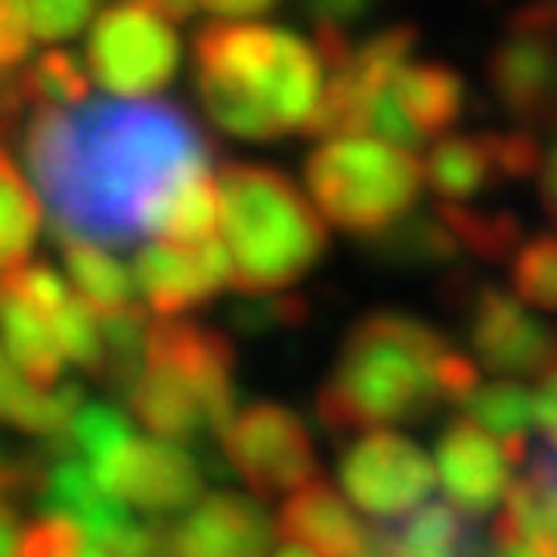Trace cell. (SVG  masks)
Listing matches in <instances>:
<instances>
[{
  "label": "cell",
  "mask_w": 557,
  "mask_h": 557,
  "mask_svg": "<svg viewBox=\"0 0 557 557\" xmlns=\"http://www.w3.org/2000/svg\"><path fill=\"white\" fill-rule=\"evenodd\" d=\"M21 140L54 211V232L100 248L158 236L170 202L186 182L207 174L211 161L195 120L161 100L38 108Z\"/></svg>",
  "instance_id": "cell-1"
},
{
  "label": "cell",
  "mask_w": 557,
  "mask_h": 557,
  "mask_svg": "<svg viewBox=\"0 0 557 557\" xmlns=\"http://www.w3.org/2000/svg\"><path fill=\"white\" fill-rule=\"evenodd\" d=\"M195 91L223 133L277 140L314 124L326 87L314 41L277 25L215 21L195 38Z\"/></svg>",
  "instance_id": "cell-2"
},
{
  "label": "cell",
  "mask_w": 557,
  "mask_h": 557,
  "mask_svg": "<svg viewBox=\"0 0 557 557\" xmlns=\"http://www.w3.org/2000/svg\"><path fill=\"white\" fill-rule=\"evenodd\" d=\"M455 347L413 314L376 310L347 331L335 372L319 393V418L331 434L430 418L446 400L442 372Z\"/></svg>",
  "instance_id": "cell-3"
},
{
  "label": "cell",
  "mask_w": 557,
  "mask_h": 557,
  "mask_svg": "<svg viewBox=\"0 0 557 557\" xmlns=\"http://www.w3.org/2000/svg\"><path fill=\"white\" fill-rule=\"evenodd\" d=\"M232 285L244 294H285L326 252V223L294 182L273 165L232 161L220 170Z\"/></svg>",
  "instance_id": "cell-4"
},
{
  "label": "cell",
  "mask_w": 557,
  "mask_h": 557,
  "mask_svg": "<svg viewBox=\"0 0 557 557\" xmlns=\"http://www.w3.org/2000/svg\"><path fill=\"white\" fill-rule=\"evenodd\" d=\"M133 418L165 442L220 434L236 418V347L232 338L190 319L149 326L145 372L128 388Z\"/></svg>",
  "instance_id": "cell-5"
},
{
  "label": "cell",
  "mask_w": 557,
  "mask_h": 557,
  "mask_svg": "<svg viewBox=\"0 0 557 557\" xmlns=\"http://www.w3.org/2000/svg\"><path fill=\"white\" fill-rule=\"evenodd\" d=\"M421 182L425 165L405 145L384 137L322 140L306 158V186L319 202L322 220L351 236L372 239L413 215Z\"/></svg>",
  "instance_id": "cell-6"
},
{
  "label": "cell",
  "mask_w": 557,
  "mask_h": 557,
  "mask_svg": "<svg viewBox=\"0 0 557 557\" xmlns=\"http://www.w3.org/2000/svg\"><path fill=\"white\" fill-rule=\"evenodd\" d=\"M91 79L124 100L153 96L178 71V34L149 0H112L87 38Z\"/></svg>",
  "instance_id": "cell-7"
},
{
  "label": "cell",
  "mask_w": 557,
  "mask_h": 557,
  "mask_svg": "<svg viewBox=\"0 0 557 557\" xmlns=\"http://www.w3.org/2000/svg\"><path fill=\"white\" fill-rule=\"evenodd\" d=\"M223 450H227L232 471L257 496L298 492L319 471L306 421L285 405H264L260 400V405L239 409L232 425L223 430Z\"/></svg>",
  "instance_id": "cell-8"
},
{
  "label": "cell",
  "mask_w": 557,
  "mask_h": 557,
  "mask_svg": "<svg viewBox=\"0 0 557 557\" xmlns=\"http://www.w3.org/2000/svg\"><path fill=\"white\" fill-rule=\"evenodd\" d=\"M338 483L359 512L376 520H405L434 492L438 462H430L418 442L376 430L343 450Z\"/></svg>",
  "instance_id": "cell-9"
},
{
  "label": "cell",
  "mask_w": 557,
  "mask_h": 557,
  "mask_svg": "<svg viewBox=\"0 0 557 557\" xmlns=\"http://www.w3.org/2000/svg\"><path fill=\"white\" fill-rule=\"evenodd\" d=\"M467 112V83L446 62H409L372 108V133L413 149L421 140H442Z\"/></svg>",
  "instance_id": "cell-10"
},
{
  "label": "cell",
  "mask_w": 557,
  "mask_h": 557,
  "mask_svg": "<svg viewBox=\"0 0 557 557\" xmlns=\"http://www.w3.org/2000/svg\"><path fill=\"white\" fill-rule=\"evenodd\" d=\"M471 351L483 368H492L496 376H529V372H549L557 359V335L549 326H541L520 298H508L496 285H479L471 306L462 310Z\"/></svg>",
  "instance_id": "cell-11"
},
{
  "label": "cell",
  "mask_w": 557,
  "mask_h": 557,
  "mask_svg": "<svg viewBox=\"0 0 557 557\" xmlns=\"http://www.w3.org/2000/svg\"><path fill=\"white\" fill-rule=\"evenodd\" d=\"M91 471L120 504H133L153 520L186 508L202 487L195 458L186 455L178 442L165 438H133L124 450H116L108 462L91 467Z\"/></svg>",
  "instance_id": "cell-12"
},
{
  "label": "cell",
  "mask_w": 557,
  "mask_h": 557,
  "mask_svg": "<svg viewBox=\"0 0 557 557\" xmlns=\"http://www.w3.org/2000/svg\"><path fill=\"white\" fill-rule=\"evenodd\" d=\"M133 277L145 301L161 319H182L202 301H211L223 285H232V252L223 236L207 244H149L133 260Z\"/></svg>",
  "instance_id": "cell-13"
},
{
  "label": "cell",
  "mask_w": 557,
  "mask_h": 557,
  "mask_svg": "<svg viewBox=\"0 0 557 557\" xmlns=\"http://www.w3.org/2000/svg\"><path fill=\"white\" fill-rule=\"evenodd\" d=\"M434 462H438V483L446 487V496L462 517H492L499 504H508L512 496V458L492 438L479 421L467 413L455 418L438 434L434 446Z\"/></svg>",
  "instance_id": "cell-14"
},
{
  "label": "cell",
  "mask_w": 557,
  "mask_h": 557,
  "mask_svg": "<svg viewBox=\"0 0 557 557\" xmlns=\"http://www.w3.org/2000/svg\"><path fill=\"white\" fill-rule=\"evenodd\" d=\"M487 79L499 108L529 128L557 124V34L512 29L487 59Z\"/></svg>",
  "instance_id": "cell-15"
},
{
  "label": "cell",
  "mask_w": 557,
  "mask_h": 557,
  "mask_svg": "<svg viewBox=\"0 0 557 557\" xmlns=\"http://www.w3.org/2000/svg\"><path fill=\"white\" fill-rule=\"evenodd\" d=\"M178 557H273V524L252 499L207 496L186 520L170 529Z\"/></svg>",
  "instance_id": "cell-16"
},
{
  "label": "cell",
  "mask_w": 557,
  "mask_h": 557,
  "mask_svg": "<svg viewBox=\"0 0 557 557\" xmlns=\"http://www.w3.org/2000/svg\"><path fill=\"white\" fill-rule=\"evenodd\" d=\"M277 533L281 541H298L319 557H359L376 541V533H368L351 517L343 496H335V487L322 479H310L306 487L289 492V499L281 504Z\"/></svg>",
  "instance_id": "cell-17"
},
{
  "label": "cell",
  "mask_w": 557,
  "mask_h": 557,
  "mask_svg": "<svg viewBox=\"0 0 557 557\" xmlns=\"http://www.w3.org/2000/svg\"><path fill=\"white\" fill-rule=\"evenodd\" d=\"M83 409L79 384H54V388H38L21 376V368L0 351V421L21 425L25 434L41 442H59L71 434V425Z\"/></svg>",
  "instance_id": "cell-18"
},
{
  "label": "cell",
  "mask_w": 557,
  "mask_h": 557,
  "mask_svg": "<svg viewBox=\"0 0 557 557\" xmlns=\"http://www.w3.org/2000/svg\"><path fill=\"white\" fill-rule=\"evenodd\" d=\"M380 549L384 557H487L475 520L455 504H421L393 529H380Z\"/></svg>",
  "instance_id": "cell-19"
},
{
  "label": "cell",
  "mask_w": 557,
  "mask_h": 557,
  "mask_svg": "<svg viewBox=\"0 0 557 557\" xmlns=\"http://www.w3.org/2000/svg\"><path fill=\"white\" fill-rule=\"evenodd\" d=\"M0 335H4V351L21 368V376L38 388H54L62 372V347L54 335V322L38 314L29 301L17 294L0 289Z\"/></svg>",
  "instance_id": "cell-20"
},
{
  "label": "cell",
  "mask_w": 557,
  "mask_h": 557,
  "mask_svg": "<svg viewBox=\"0 0 557 557\" xmlns=\"http://www.w3.org/2000/svg\"><path fill=\"white\" fill-rule=\"evenodd\" d=\"M425 182L442 195V202H467L483 195L499 178L492 133L479 137H442L430 145L425 158Z\"/></svg>",
  "instance_id": "cell-21"
},
{
  "label": "cell",
  "mask_w": 557,
  "mask_h": 557,
  "mask_svg": "<svg viewBox=\"0 0 557 557\" xmlns=\"http://www.w3.org/2000/svg\"><path fill=\"white\" fill-rule=\"evenodd\" d=\"M467 418L479 421L492 438H499V446L508 450L512 462H529V430L537 425V393H529L520 380L499 376L479 384V393L467 405Z\"/></svg>",
  "instance_id": "cell-22"
},
{
  "label": "cell",
  "mask_w": 557,
  "mask_h": 557,
  "mask_svg": "<svg viewBox=\"0 0 557 557\" xmlns=\"http://www.w3.org/2000/svg\"><path fill=\"white\" fill-rule=\"evenodd\" d=\"M54 239H59L62 260H66L71 285L79 289V298L96 314H116V310L133 306V298H137V277L112 252H103L100 244H91V239L66 236V232H54Z\"/></svg>",
  "instance_id": "cell-23"
},
{
  "label": "cell",
  "mask_w": 557,
  "mask_h": 557,
  "mask_svg": "<svg viewBox=\"0 0 557 557\" xmlns=\"http://www.w3.org/2000/svg\"><path fill=\"white\" fill-rule=\"evenodd\" d=\"M368 252H372V260L393 264V269H430V264L455 260L462 248H458L455 232L442 223L438 211H430V215H405L388 232L372 236Z\"/></svg>",
  "instance_id": "cell-24"
},
{
  "label": "cell",
  "mask_w": 557,
  "mask_h": 557,
  "mask_svg": "<svg viewBox=\"0 0 557 557\" xmlns=\"http://www.w3.org/2000/svg\"><path fill=\"white\" fill-rule=\"evenodd\" d=\"M41 232V202L21 178L17 161L0 149V277L29 264V248Z\"/></svg>",
  "instance_id": "cell-25"
},
{
  "label": "cell",
  "mask_w": 557,
  "mask_h": 557,
  "mask_svg": "<svg viewBox=\"0 0 557 557\" xmlns=\"http://www.w3.org/2000/svg\"><path fill=\"white\" fill-rule=\"evenodd\" d=\"M442 223L455 232L458 248L479 260H512L524 248L520 244V220L512 211H475L467 202H442Z\"/></svg>",
  "instance_id": "cell-26"
},
{
  "label": "cell",
  "mask_w": 557,
  "mask_h": 557,
  "mask_svg": "<svg viewBox=\"0 0 557 557\" xmlns=\"http://www.w3.org/2000/svg\"><path fill=\"white\" fill-rule=\"evenodd\" d=\"M220 227H223L220 182H211V174H199V178H190L182 186L178 199L170 202L158 239H165V244H207V239L220 236Z\"/></svg>",
  "instance_id": "cell-27"
},
{
  "label": "cell",
  "mask_w": 557,
  "mask_h": 557,
  "mask_svg": "<svg viewBox=\"0 0 557 557\" xmlns=\"http://www.w3.org/2000/svg\"><path fill=\"white\" fill-rule=\"evenodd\" d=\"M17 83L34 112L38 108H71V103L79 108V103H87V71L66 50H46L34 62H25Z\"/></svg>",
  "instance_id": "cell-28"
},
{
  "label": "cell",
  "mask_w": 557,
  "mask_h": 557,
  "mask_svg": "<svg viewBox=\"0 0 557 557\" xmlns=\"http://www.w3.org/2000/svg\"><path fill=\"white\" fill-rule=\"evenodd\" d=\"M413 50H418V25H388V29L372 34L363 46H356V59H351L347 71H351L372 96H380V91H388V83L409 66Z\"/></svg>",
  "instance_id": "cell-29"
},
{
  "label": "cell",
  "mask_w": 557,
  "mask_h": 557,
  "mask_svg": "<svg viewBox=\"0 0 557 557\" xmlns=\"http://www.w3.org/2000/svg\"><path fill=\"white\" fill-rule=\"evenodd\" d=\"M512 294L533 310L557 314V236H533L512 257Z\"/></svg>",
  "instance_id": "cell-30"
},
{
  "label": "cell",
  "mask_w": 557,
  "mask_h": 557,
  "mask_svg": "<svg viewBox=\"0 0 557 557\" xmlns=\"http://www.w3.org/2000/svg\"><path fill=\"white\" fill-rule=\"evenodd\" d=\"M306 314H310V306L298 294H269V298L244 301L239 310H232V326L244 331V335H269V331L301 326Z\"/></svg>",
  "instance_id": "cell-31"
},
{
  "label": "cell",
  "mask_w": 557,
  "mask_h": 557,
  "mask_svg": "<svg viewBox=\"0 0 557 557\" xmlns=\"http://www.w3.org/2000/svg\"><path fill=\"white\" fill-rule=\"evenodd\" d=\"M87 549V529L71 517H41L21 533L17 557H79Z\"/></svg>",
  "instance_id": "cell-32"
},
{
  "label": "cell",
  "mask_w": 557,
  "mask_h": 557,
  "mask_svg": "<svg viewBox=\"0 0 557 557\" xmlns=\"http://www.w3.org/2000/svg\"><path fill=\"white\" fill-rule=\"evenodd\" d=\"M100 0H29V17H34V34L46 41L75 38L83 25L91 21Z\"/></svg>",
  "instance_id": "cell-33"
},
{
  "label": "cell",
  "mask_w": 557,
  "mask_h": 557,
  "mask_svg": "<svg viewBox=\"0 0 557 557\" xmlns=\"http://www.w3.org/2000/svg\"><path fill=\"white\" fill-rule=\"evenodd\" d=\"M29 41H34L29 0H0V79L29 59Z\"/></svg>",
  "instance_id": "cell-34"
},
{
  "label": "cell",
  "mask_w": 557,
  "mask_h": 557,
  "mask_svg": "<svg viewBox=\"0 0 557 557\" xmlns=\"http://www.w3.org/2000/svg\"><path fill=\"white\" fill-rule=\"evenodd\" d=\"M372 4L376 0H306V13L314 17V25H338V29H347L359 17H368Z\"/></svg>",
  "instance_id": "cell-35"
},
{
  "label": "cell",
  "mask_w": 557,
  "mask_h": 557,
  "mask_svg": "<svg viewBox=\"0 0 557 557\" xmlns=\"http://www.w3.org/2000/svg\"><path fill=\"white\" fill-rule=\"evenodd\" d=\"M537 434L545 442V455L557 458V359L537 388Z\"/></svg>",
  "instance_id": "cell-36"
},
{
  "label": "cell",
  "mask_w": 557,
  "mask_h": 557,
  "mask_svg": "<svg viewBox=\"0 0 557 557\" xmlns=\"http://www.w3.org/2000/svg\"><path fill=\"white\" fill-rule=\"evenodd\" d=\"M529 479L541 487V496L549 504V520H554V533H557V458L537 450V455H529Z\"/></svg>",
  "instance_id": "cell-37"
},
{
  "label": "cell",
  "mask_w": 557,
  "mask_h": 557,
  "mask_svg": "<svg viewBox=\"0 0 557 557\" xmlns=\"http://www.w3.org/2000/svg\"><path fill=\"white\" fill-rule=\"evenodd\" d=\"M17 492H29V458H9L0 450V508Z\"/></svg>",
  "instance_id": "cell-38"
},
{
  "label": "cell",
  "mask_w": 557,
  "mask_h": 557,
  "mask_svg": "<svg viewBox=\"0 0 557 557\" xmlns=\"http://www.w3.org/2000/svg\"><path fill=\"white\" fill-rule=\"evenodd\" d=\"M277 0H202V9L211 13V17L220 21H248V17H260V13H269Z\"/></svg>",
  "instance_id": "cell-39"
},
{
  "label": "cell",
  "mask_w": 557,
  "mask_h": 557,
  "mask_svg": "<svg viewBox=\"0 0 557 557\" xmlns=\"http://www.w3.org/2000/svg\"><path fill=\"white\" fill-rule=\"evenodd\" d=\"M541 207L557 223V124H554V145L545 149V165H541Z\"/></svg>",
  "instance_id": "cell-40"
},
{
  "label": "cell",
  "mask_w": 557,
  "mask_h": 557,
  "mask_svg": "<svg viewBox=\"0 0 557 557\" xmlns=\"http://www.w3.org/2000/svg\"><path fill=\"white\" fill-rule=\"evenodd\" d=\"M21 533H25V529H17V517H13V508L4 504V508H0V557H17Z\"/></svg>",
  "instance_id": "cell-41"
},
{
  "label": "cell",
  "mask_w": 557,
  "mask_h": 557,
  "mask_svg": "<svg viewBox=\"0 0 557 557\" xmlns=\"http://www.w3.org/2000/svg\"><path fill=\"white\" fill-rule=\"evenodd\" d=\"M149 4H153L165 21H174V25H178V21H190L202 9V0H149Z\"/></svg>",
  "instance_id": "cell-42"
},
{
  "label": "cell",
  "mask_w": 557,
  "mask_h": 557,
  "mask_svg": "<svg viewBox=\"0 0 557 557\" xmlns=\"http://www.w3.org/2000/svg\"><path fill=\"white\" fill-rule=\"evenodd\" d=\"M487 557H541L533 545H524V541H504V537H492V549Z\"/></svg>",
  "instance_id": "cell-43"
},
{
  "label": "cell",
  "mask_w": 557,
  "mask_h": 557,
  "mask_svg": "<svg viewBox=\"0 0 557 557\" xmlns=\"http://www.w3.org/2000/svg\"><path fill=\"white\" fill-rule=\"evenodd\" d=\"M273 557H319V554L298 545V541H281V549H273Z\"/></svg>",
  "instance_id": "cell-44"
}]
</instances>
